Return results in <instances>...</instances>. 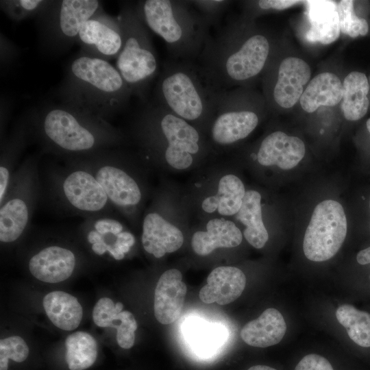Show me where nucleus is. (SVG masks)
I'll return each mask as SVG.
<instances>
[{
  "mask_svg": "<svg viewBox=\"0 0 370 370\" xmlns=\"http://www.w3.org/2000/svg\"><path fill=\"white\" fill-rule=\"evenodd\" d=\"M30 136L46 153L64 160L123 145L126 138L107 120L59 103L27 116Z\"/></svg>",
  "mask_w": 370,
  "mask_h": 370,
  "instance_id": "nucleus-1",
  "label": "nucleus"
},
{
  "mask_svg": "<svg viewBox=\"0 0 370 370\" xmlns=\"http://www.w3.org/2000/svg\"><path fill=\"white\" fill-rule=\"evenodd\" d=\"M131 134L142 160L177 171L193 167L212 150L199 130L153 101L137 114Z\"/></svg>",
  "mask_w": 370,
  "mask_h": 370,
  "instance_id": "nucleus-2",
  "label": "nucleus"
},
{
  "mask_svg": "<svg viewBox=\"0 0 370 370\" xmlns=\"http://www.w3.org/2000/svg\"><path fill=\"white\" fill-rule=\"evenodd\" d=\"M247 30L241 23L230 22L208 36L197 64L214 90H228L253 79L264 69L269 40L262 33Z\"/></svg>",
  "mask_w": 370,
  "mask_h": 370,
  "instance_id": "nucleus-3",
  "label": "nucleus"
},
{
  "mask_svg": "<svg viewBox=\"0 0 370 370\" xmlns=\"http://www.w3.org/2000/svg\"><path fill=\"white\" fill-rule=\"evenodd\" d=\"M57 92L60 103L107 121L123 111L132 96L109 61L82 52L69 64Z\"/></svg>",
  "mask_w": 370,
  "mask_h": 370,
  "instance_id": "nucleus-4",
  "label": "nucleus"
},
{
  "mask_svg": "<svg viewBox=\"0 0 370 370\" xmlns=\"http://www.w3.org/2000/svg\"><path fill=\"white\" fill-rule=\"evenodd\" d=\"M136 8L147 27L164 40L173 59H198L210 26L190 1L145 0L138 1Z\"/></svg>",
  "mask_w": 370,
  "mask_h": 370,
  "instance_id": "nucleus-5",
  "label": "nucleus"
},
{
  "mask_svg": "<svg viewBox=\"0 0 370 370\" xmlns=\"http://www.w3.org/2000/svg\"><path fill=\"white\" fill-rule=\"evenodd\" d=\"M215 92L195 62L171 59L164 62L159 74L152 101L190 123L206 136Z\"/></svg>",
  "mask_w": 370,
  "mask_h": 370,
  "instance_id": "nucleus-6",
  "label": "nucleus"
},
{
  "mask_svg": "<svg viewBox=\"0 0 370 370\" xmlns=\"http://www.w3.org/2000/svg\"><path fill=\"white\" fill-rule=\"evenodd\" d=\"M75 158L92 171L114 210L131 224H137L147 190L135 158L117 148Z\"/></svg>",
  "mask_w": 370,
  "mask_h": 370,
  "instance_id": "nucleus-7",
  "label": "nucleus"
},
{
  "mask_svg": "<svg viewBox=\"0 0 370 370\" xmlns=\"http://www.w3.org/2000/svg\"><path fill=\"white\" fill-rule=\"evenodd\" d=\"M117 18L122 31L123 47L116 59V68L132 95L145 103L150 86L160 74L157 53L136 4L123 3Z\"/></svg>",
  "mask_w": 370,
  "mask_h": 370,
  "instance_id": "nucleus-8",
  "label": "nucleus"
},
{
  "mask_svg": "<svg viewBox=\"0 0 370 370\" xmlns=\"http://www.w3.org/2000/svg\"><path fill=\"white\" fill-rule=\"evenodd\" d=\"M47 191L60 210L86 219L114 212L103 188L79 158L65 160L64 166L49 168Z\"/></svg>",
  "mask_w": 370,
  "mask_h": 370,
  "instance_id": "nucleus-9",
  "label": "nucleus"
},
{
  "mask_svg": "<svg viewBox=\"0 0 370 370\" xmlns=\"http://www.w3.org/2000/svg\"><path fill=\"white\" fill-rule=\"evenodd\" d=\"M39 159L38 154H34L20 163L5 197L0 202L1 243L16 242L31 224L41 193Z\"/></svg>",
  "mask_w": 370,
  "mask_h": 370,
  "instance_id": "nucleus-10",
  "label": "nucleus"
},
{
  "mask_svg": "<svg viewBox=\"0 0 370 370\" xmlns=\"http://www.w3.org/2000/svg\"><path fill=\"white\" fill-rule=\"evenodd\" d=\"M241 90H217L206 136L211 147L224 149L247 138L258 126L257 112L245 103Z\"/></svg>",
  "mask_w": 370,
  "mask_h": 370,
  "instance_id": "nucleus-11",
  "label": "nucleus"
},
{
  "mask_svg": "<svg viewBox=\"0 0 370 370\" xmlns=\"http://www.w3.org/2000/svg\"><path fill=\"white\" fill-rule=\"evenodd\" d=\"M101 9V2L96 0L51 1L38 16L42 47L54 54L68 50L77 42L82 23Z\"/></svg>",
  "mask_w": 370,
  "mask_h": 370,
  "instance_id": "nucleus-12",
  "label": "nucleus"
},
{
  "mask_svg": "<svg viewBox=\"0 0 370 370\" xmlns=\"http://www.w3.org/2000/svg\"><path fill=\"white\" fill-rule=\"evenodd\" d=\"M347 230V219L341 204L332 199L320 202L314 209L305 232V256L314 262L330 259L343 245Z\"/></svg>",
  "mask_w": 370,
  "mask_h": 370,
  "instance_id": "nucleus-13",
  "label": "nucleus"
},
{
  "mask_svg": "<svg viewBox=\"0 0 370 370\" xmlns=\"http://www.w3.org/2000/svg\"><path fill=\"white\" fill-rule=\"evenodd\" d=\"M121 217L112 212L84 219L79 231L95 255L119 261L135 245L136 238Z\"/></svg>",
  "mask_w": 370,
  "mask_h": 370,
  "instance_id": "nucleus-14",
  "label": "nucleus"
},
{
  "mask_svg": "<svg viewBox=\"0 0 370 370\" xmlns=\"http://www.w3.org/2000/svg\"><path fill=\"white\" fill-rule=\"evenodd\" d=\"M77 42L81 52L109 60L118 57L123 47V35L117 17H112L101 9L82 23Z\"/></svg>",
  "mask_w": 370,
  "mask_h": 370,
  "instance_id": "nucleus-15",
  "label": "nucleus"
},
{
  "mask_svg": "<svg viewBox=\"0 0 370 370\" xmlns=\"http://www.w3.org/2000/svg\"><path fill=\"white\" fill-rule=\"evenodd\" d=\"M141 243L144 250L156 258L178 250L184 236L179 227L167 219L153 204L144 213L142 221Z\"/></svg>",
  "mask_w": 370,
  "mask_h": 370,
  "instance_id": "nucleus-16",
  "label": "nucleus"
},
{
  "mask_svg": "<svg viewBox=\"0 0 370 370\" xmlns=\"http://www.w3.org/2000/svg\"><path fill=\"white\" fill-rule=\"evenodd\" d=\"M77 260L74 252L58 245L47 246L33 255L28 262L30 273L47 283L66 280L73 273Z\"/></svg>",
  "mask_w": 370,
  "mask_h": 370,
  "instance_id": "nucleus-17",
  "label": "nucleus"
},
{
  "mask_svg": "<svg viewBox=\"0 0 370 370\" xmlns=\"http://www.w3.org/2000/svg\"><path fill=\"white\" fill-rule=\"evenodd\" d=\"M305 153V145L300 138L276 131L262 140L256 159L262 166L275 165L281 169L288 170L301 162Z\"/></svg>",
  "mask_w": 370,
  "mask_h": 370,
  "instance_id": "nucleus-18",
  "label": "nucleus"
},
{
  "mask_svg": "<svg viewBox=\"0 0 370 370\" xmlns=\"http://www.w3.org/2000/svg\"><path fill=\"white\" fill-rule=\"evenodd\" d=\"M310 77V67L304 60L297 57L284 58L279 66L273 89L274 101L284 108L293 107L299 101Z\"/></svg>",
  "mask_w": 370,
  "mask_h": 370,
  "instance_id": "nucleus-19",
  "label": "nucleus"
},
{
  "mask_svg": "<svg viewBox=\"0 0 370 370\" xmlns=\"http://www.w3.org/2000/svg\"><path fill=\"white\" fill-rule=\"evenodd\" d=\"M182 273L176 269L164 271L160 277L154 293V315L162 324H170L180 317L186 294Z\"/></svg>",
  "mask_w": 370,
  "mask_h": 370,
  "instance_id": "nucleus-20",
  "label": "nucleus"
},
{
  "mask_svg": "<svg viewBox=\"0 0 370 370\" xmlns=\"http://www.w3.org/2000/svg\"><path fill=\"white\" fill-rule=\"evenodd\" d=\"M246 284L245 273L238 268L221 266L214 269L207 283L199 291V298L206 304H228L238 299Z\"/></svg>",
  "mask_w": 370,
  "mask_h": 370,
  "instance_id": "nucleus-21",
  "label": "nucleus"
},
{
  "mask_svg": "<svg viewBox=\"0 0 370 370\" xmlns=\"http://www.w3.org/2000/svg\"><path fill=\"white\" fill-rule=\"evenodd\" d=\"M205 230L195 232L191 238L193 251L199 256H208L217 249L232 248L243 241V234L236 223L225 217L210 219Z\"/></svg>",
  "mask_w": 370,
  "mask_h": 370,
  "instance_id": "nucleus-22",
  "label": "nucleus"
},
{
  "mask_svg": "<svg viewBox=\"0 0 370 370\" xmlns=\"http://www.w3.org/2000/svg\"><path fill=\"white\" fill-rule=\"evenodd\" d=\"M27 117L18 121L10 135L1 140L0 155V202L5 197L27 142L30 140Z\"/></svg>",
  "mask_w": 370,
  "mask_h": 370,
  "instance_id": "nucleus-23",
  "label": "nucleus"
},
{
  "mask_svg": "<svg viewBox=\"0 0 370 370\" xmlns=\"http://www.w3.org/2000/svg\"><path fill=\"white\" fill-rule=\"evenodd\" d=\"M245 193L244 184L238 177L232 173L225 174L218 181L216 193L203 199L201 210L207 214L217 213L221 217L236 215Z\"/></svg>",
  "mask_w": 370,
  "mask_h": 370,
  "instance_id": "nucleus-24",
  "label": "nucleus"
},
{
  "mask_svg": "<svg viewBox=\"0 0 370 370\" xmlns=\"http://www.w3.org/2000/svg\"><path fill=\"white\" fill-rule=\"evenodd\" d=\"M286 331V324L281 312L275 308L266 309L260 316L246 323L241 337L247 345L267 347L279 343Z\"/></svg>",
  "mask_w": 370,
  "mask_h": 370,
  "instance_id": "nucleus-25",
  "label": "nucleus"
},
{
  "mask_svg": "<svg viewBox=\"0 0 370 370\" xmlns=\"http://www.w3.org/2000/svg\"><path fill=\"white\" fill-rule=\"evenodd\" d=\"M343 83L334 73L324 72L308 84L299 99L304 111L314 112L319 106H334L342 100Z\"/></svg>",
  "mask_w": 370,
  "mask_h": 370,
  "instance_id": "nucleus-26",
  "label": "nucleus"
},
{
  "mask_svg": "<svg viewBox=\"0 0 370 370\" xmlns=\"http://www.w3.org/2000/svg\"><path fill=\"white\" fill-rule=\"evenodd\" d=\"M310 28L306 38L310 42L328 45L335 41L340 34L337 5L332 1H308Z\"/></svg>",
  "mask_w": 370,
  "mask_h": 370,
  "instance_id": "nucleus-27",
  "label": "nucleus"
},
{
  "mask_svg": "<svg viewBox=\"0 0 370 370\" xmlns=\"http://www.w3.org/2000/svg\"><path fill=\"white\" fill-rule=\"evenodd\" d=\"M45 312L57 328L63 330L77 328L82 319L83 309L76 297L61 291H52L42 300Z\"/></svg>",
  "mask_w": 370,
  "mask_h": 370,
  "instance_id": "nucleus-28",
  "label": "nucleus"
},
{
  "mask_svg": "<svg viewBox=\"0 0 370 370\" xmlns=\"http://www.w3.org/2000/svg\"><path fill=\"white\" fill-rule=\"evenodd\" d=\"M245 229L246 241L256 249L262 248L269 239L262 215L261 195L255 190H246L242 206L235 215Z\"/></svg>",
  "mask_w": 370,
  "mask_h": 370,
  "instance_id": "nucleus-29",
  "label": "nucleus"
},
{
  "mask_svg": "<svg viewBox=\"0 0 370 370\" xmlns=\"http://www.w3.org/2000/svg\"><path fill=\"white\" fill-rule=\"evenodd\" d=\"M343 97L341 108L348 121H358L367 112L369 101L367 95L369 82L365 73L353 71L349 73L343 83Z\"/></svg>",
  "mask_w": 370,
  "mask_h": 370,
  "instance_id": "nucleus-30",
  "label": "nucleus"
},
{
  "mask_svg": "<svg viewBox=\"0 0 370 370\" xmlns=\"http://www.w3.org/2000/svg\"><path fill=\"white\" fill-rule=\"evenodd\" d=\"M65 348L64 360L69 370H86L97 360V341L87 332H76L69 335Z\"/></svg>",
  "mask_w": 370,
  "mask_h": 370,
  "instance_id": "nucleus-31",
  "label": "nucleus"
},
{
  "mask_svg": "<svg viewBox=\"0 0 370 370\" xmlns=\"http://www.w3.org/2000/svg\"><path fill=\"white\" fill-rule=\"evenodd\" d=\"M336 318L356 344L363 347H370L369 313L350 304H343L337 308Z\"/></svg>",
  "mask_w": 370,
  "mask_h": 370,
  "instance_id": "nucleus-32",
  "label": "nucleus"
},
{
  "mask_svg": "<svg viewBox=\"0 0 370 370\" xmlns=\"http://www.w3.org/2000/svg\"><path fill=\"white\" fill-rule=\"evenodd\" d=\"M340 30L352 38L365 36L369 31V25L363 18L357 16L354 10V1H340L337 5Z\"/></svg>",
  "mask_w": 370,
  "mask_h": 370,
  "instance_id": "nucleus-33",
  "label": "nucleus"
},
{
  "mask_svg": "<svg viewBox=\"0 0 370 370\" xmlns=\"http://www.w3.org/2000/svg\"><path fill=\"white\" fill-rule=\"evenodd\" d=\"M51 1L9 0L1 1V10L15 21L38 16L50 5Z\"/></svg>",
  "mask_w": 370,
  "mask_h": 370,
  "instance_id": "nucleus-34",
  "label": "nucleus"
},
{
  "mask_svg": "<svg viewBox=\"0 0 370 370\" xmlns=\"http://www.w3.org/2000/svg\"><path fill=\"white\" fill-rule=\"evenodd\" d=\"M29 356V348L21 336H12L0 341V370H8L11 361L23 363Z\"/></svg>",
  "mask_w": 370,
  "mask_h": 370,
  "instance_id": "nucleus-35",
  "label": "nucleus"
},
{
  "mask_svg": "<svg viewBox=\"0 0 370 370\" xmlns=\"http://www.w3.org/2000/svg\"><path fill=\"white\" fill-rule=\"evenodd\" d=\"M187 332L191 342L199 349H212L223 341V330L216 325L192 323Z\"/></svg>",
  "mask_w": 370,
  "mask_h": 370,
  "instance_id": "nucleus-36",
  "label": "nucleus"
},
{
  "mask_svg": "<svg viewBox=\"0 0 370 370\" xmlns=\"http://www.w3.org/2000/svg\"><path fill=\"white\" fill-rule=\"evenodd\" d=\"M123 304L121 302L114 304L108 297L101 298L95 304L92 310L94 323L101 328H116L119 323L117 315L123 311Z\"/></svg>",
  "mask_w": 370,
  "mask_h": 370,
  "instance_id": "nucleus-37",
  "label": "nucleus"
},
{
  "mask_svg": "<svg viewBox=\"0 0 370 370\" xmlns=\"http://www.w3.org/2000/svg\"><path fill=\"white\" fill-rule=\"evenodd\" d=\"M121 321L116 329V342L123 349H130L135 342V331L137 329V322L133 314L127 310L121 311L118 314Z\"/></svg>",
  "mask_w": 370,
  "mask_h": 370,
  "instance_id": "nucleus-38",
  "label": "nucleus"
},
{
  "mask_svg": "<svg viewBox=\"0 0 370 370\" xmlns=\"http://www.w3.org/2000/svg\"><path fill=\"white\" fill-rule=\"evenodd\" d=\"M190 2L210 27L218 23L230 3L224 0H196Z\"/></svg>",
  "mask_w": 370,
  "mask_h": 370,
  "instance_id": "nucleus-39",
  "label": "nucleus"
},
{
  "mask_svg": "<svg viewBox=\"0 0 370 370\" xmlns=\"http://www.w3.org/2000/svg\"><path fill=\"white\" fill-rule=\"evenodd\" d=\"M295 370H334V369L323 356L310 354L305 356L298 362Z\"/></svg>",
  "mask_w": 370,
  "mask_h": 370,
  "instance_id": "nucleus-40",
  "label": "nucleus"
},
{
  "mask_svg": "<svg viewBox=\"0 0 370 370\" xmlns=\"http://www.w3.org/2000/svg\"><path fill=\"white\" fill-rule=\"evenodd\" d=\"M300 1L295 0H260L256 2V7L260 10H282L290 8Z\"/></svg>",
  "mask_w": 370,
  "mask_h": 370,
  "instance_id": "nucleus-41",
  "label": "nucleus"
},
{
  "mask_svg": "<svg viewBox=\"0 0 370 370\" xmlns=\"http://www.w3.org/2000/svg\"><path fill=\"white\" fill-rule=\"evenodd\" d=\"M356 260L360 264H370V247L360 251L356 256Z\"/></svg>",
  "mask_w": 370,
  "mask_h": 370,
  "instance_id": "nucleus-42",
  "label": "nucleus"
},
{
  "mask_svg": "<svg viewBox=\"0 0 370 370\" xmlns=\"http://www.w3.org/2000/svg\"><path fill=\"white\" fill-rule=\"evenodd\" d=\"M247 370H277L273 367L266 365H255L249 368Z\"/></svg>",
  "mask_w": 370,
  "mask_h": 370,
  "instance_id": "nucleus-43",
  "label": "nucleus"
},
{
  "mask_svg": "<svg viewBox=\"0 0 370 370\" xmlns=\"http://www.w3.org/2000/svg\"><path fill=\"white\" fill-rule=\"evenodd\" d=\"M367 128L368 131L370 132V118L367 121Z\"/></svg>",
  "mask_w": 370,
  "mask_h": 370,
  "instance_id": "nucleus-44",
  "label": "nucleus"
},
{
  "mask_svg": "<svg viewBox=\"0 0 370 370\" xmlns=\"http://www.w3.org/2000/svg\"><path fill=\"white\" fill-rule=\"evenodd\" d=\"M369 207H370V201H369Z\"/></svg>",
  "mask_w": 370,
  "mask_h": 370,
  "instance_id": "nucleus-45",
  "label": "nucleus"
}]
</instances>
